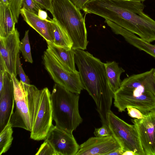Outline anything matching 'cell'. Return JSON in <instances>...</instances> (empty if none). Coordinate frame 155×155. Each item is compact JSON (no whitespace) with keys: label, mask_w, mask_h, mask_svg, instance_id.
<instances>
[{"label":"cell","mask_w":155,"mask_h":155,"mask_svg":"<svg viewBox=\"0 0 155 155\" xmlns=\"http://www.w3.org/2000/svg\"><path fill=\"white\" fill-rule=\"evenodd\" d=\"M144 7L140 1L96 0L93 13L151 43L155 41V21L143 12Z\"/></svg>","instance_id":"6da1fadb"},{"label":"cell","mask_w":155,"mask_h":155,"mask_svg":"<svg viewBox=\"0 0 155 155\" xmlns=\"http://www.w3.org/2000/svg\"><path fill=\"white\" fill-rule=\"evenodd\" d=\"M81 82L94 100L102 124L108 125L114 93L109 84L104 63L87 51L74 49Z\"/></svg>","instance_id":"7a4b0ae2"},{"label":"cell","mask_w":155,"mask_h":155,"mask_svg":"<svg viewBox=\"0 0 155 155\" xmlns=\"http://www.w3.org/2000/svg\"><path fill=\"white\" fill-rule=\"evenodd\" d=\"M114 99V106L121 112L129 106L143 114L155 109V69L125 78Z\"/></svg>","instance_id":"3957f363"},{"label":"cell","mask_w":155,"mask_h":155,"mask_svg":"<svg viewBox=\"0 0 155 155\" xmlns=\"http://www.w3.org/2000/svg\"><path fill=\"white\" fill-rule=\"evenodd\" d=\"M11 76L13 83L15 109L9 122L12 127L31 132L40 105L42 89L19 81L14 74Z\"/></svg>","instance_id":"277c9868"},{"label":"cell","mask_w":155,"mask_h":155,"mask_svg":"<svg viewBox=\"0 0 155 155\" xmlns=\"http://www.w3.org/2000/svg\"><path fill=\"white\" fill-rule=\"evenodd\" d=\"M53 19L67 33L73 42L72 48L84 50L88 42L84 17L70 0H52Z\"/></svg>","instance_id":"5b68a950"},{"label":"cell","mask_w":155,"mask_h":155,"mask_svg":"<svg viewBox=\"0 0 155 155\" xmlns=\"http://www.w3.org/2000/svg\"><path fill=\"white\" fill-rule=\"evenodd\" d=\"M79 94L55 83L50 96L53 120L55 126L72 133L83 121L79 110Z\"/></svg>","instance_id":"8992f818"},{"label":"cell","mask_w":155,"mask_h":155,"mask_svg":"<svg viewBox=\"0 0 155 155\" xmlns=\"http://www.w3.org/2000/svg\"><path fill=\"white\" fill-rule=\"evenodd\" d=\"M107 121L112 135L124 151L131 150L136 155H145L138 133L134 124L127 123L111 110L108 114Z\"/></svg>","instance_id":"52a82bcc"},{"label":"cell","mask_w":155,"mask_h":155,"mask_svg":"<svg viewBox=\"0 0 155 155\" xmlns=\"http://www.w3.org/2000/svg\"><path fill=\"white\" fill-rule=\"evenodd\" d=\"M43 60L45 69L55 83L79 94L84 89L79 71L67 70L47 48L44 52Z\"/></svg>","instance_id":"ba28073f"},{"label":"cell","mask_w":155,"mask_h":155,"mask_svg":"<svg viewBox=\"0 0 155 155\" xmlns=\"http://www.w3.org/2000/svg\"><path fill=\"white\" fill-rule=\"evenodd\" d=\"M50 92L47 87L42 89L40 105L30 138L35 140H45L52 125Z\"/></svg>","instance_id":"9c48e42d"},{"label":"cell","mask_w":155,"mask_h":155,"mask_svg":"<svg viewBox=\"0 0 155 155\" xmlns=\"http://www.w3.org/2000/svg\"><path fill=\"white\" fill-rule=\"evenodd\" d=\"M144 117L131 120L138 134L145 155H155V108L144 114Z\"/></svg>","instance_id":"30bf717a"},{"label":"cell","mask_w":155,"mask_h":155,"mask_svg":"<svg viewBox=\"0 0 155 155\" xmlns=\"http://www.w3.org/2000/svg\"><path fill=\"white\" fill-rule=\"evenodd\" d=\"M20 41L19 32L17 28L8 36L0 37V59L3 62L5 71L11 75L14 74L16 77Z\"/></svg>","instance_id":"8fae6325"},{"label":"cell","mask_w":155,"mask_h":155,"mask_svg":"<svg viewBox=\"0 0 155 155\" xmlns=\"http://www.w3.org/2000/svg\"><path fill=\"white\" fill-rule=\"evenodd\" d=\"M58 155H76L80 145L72 133L52 125L45 139Z\"/></svg>","instance_id":"7c38bea8"},{"label":"cell","mask_w":155,"mask_h":155,"mask_svg":"<svg viewBox=\"0 0 155 155\" xmlns=\"http://www.w3.org/2000/svg\"><path fill=\"white\" fill-rule=\"evenodd\" d=\"M15 104L13 82L11 75L5 71L3 84L0 87V132L9 122Z\"/></svg>","instance_id":"4fadbf2b"},{"label":"cell","mask_w":155,"mask_h":155,"mask_svg":"<svg viewBox=\"0 0 155 155\" xmlns=\"http://www.w3.org/2000/svg\"><path fill=\"white\" fill-rule=\"evenodd\" d=\"M120 147L112 135L91 137L80 145L76 155H108Z\"/></svg>","instance_id":"5bb4252c"},{"label":"cell","mask_w":155,"mask_h":155,"mask_svg":"<svg viewBox=\"0 0 155 155\" xmlns=\"http://www.w3.org/2000/svg\"><path fill=\"white\" fill-rule=\"evenodd\" d=\"M107 24L114 33L122 36L131 45L155 58V45L142 39L134 34L110 21H108Z\"/></svg>","instance_id":"9a60e30c"},{"label":"cell","mask_w":155,"mask_h":155,"mask_svg":"<svg viewBox=\"0 0 155 155\" xmlns=\"http://www.w3.org/2000/svg\"><path fill=\"white\" fill-rule=\"evenodd\" d=\"M48 49L68 71L74 72L77 71L75 66V52L73 48L67 49L47 42Z\"/></svg>","instance_id":"2e32d148"},{"label":"cell","mask_w":155,"mask_h":155,"mask_svg":"<svg viewBox=\"0 0 155 155\" xmlns=\"http://www.w3.org/2000/svg\"><path fill=\"white\" fill-rule=\"evenodd\" d=\"M20 14L24 20L46 40L52 43L48 29V22L40 18L36 14L21 8Z\"/></svg>","instance_id":"e0dca14e"},{"label":"cell","mask_w":155,"mask_h":155,"mask_svg":"<svg viewBox=\"0 0 155 155\" xmlns=\"http://www.w3.org/2000/svg\"><path fill=\"white\" fill-rule=\"evenodd\" d=\"M48 29L51 43L68 50L72 48L73 42L69 35L53 19L48 22Z\"/></svg>","instance_id":"ac0fdd59"},{"label":"cell","mask_w":155,"mask_h":155,"mask_svg":"<svg viewBox=\"0 0 155 155\" xmlns=\"http://www.w3.org/2000/svg\"><path fill=\"white\" fill-rule=\"evenodd\" d=\"M15 24L10 6L0 2V37H6L13 32Z\"/></svg>","instance_id":"d6986e66"},{"label":"cell","mask_w":155,"mask_h":155,"mask_svg":"<svg viewBox=\"0 0 155 155\" xmlns=\"http://www.w3.org/2000/svg\"><path fill=\"white\" fill-rule=\"evenodd\" d=\"M104 64L109 84L114 93L120 87L121 81L120 76L125 70L114 61H107Z\"/></svg>","instance_id":"ffe728a7"},{"label":"cell","mask_w":155,"mask_h":155,"mask_svg":"<svg viewBox=\"0 0 155 155\" xmlns=\"http://www.w3.org/2000/svg\"><path fill=\"white\" fill-rule=\"evenodd\" d=\"M12 127L9 122L0 132V155L9 149L13 140Z\"/></svg>","instance_id":"44dd1931"},{"label":"cell","mask_w":155,"mask_h":155,"mask_svg":"<svg viewBox=\"0 0 155 155\" xmlns=\"http://www.w3.org/2000/svg\"><path fill=\"white\" fill-rule=\"evenodd\" d=\"M29 30L25 32L24 36L20 41V50L22 53L26 61L32 63L33 62L28 36Z\"/></svg>","instance_id":"7402d4cb"},{"label":"cell","mask_w":155,"mask_h":155,"mask_svg":"<svg viewBox=\"0 0 155 155\" xmlns=\"http://www.w3.org/2000/svg\"><path fill=\"white\" fill-rule=\"evenodd\" d=\"M35 155H58L51 145L46 140L41 145Z\"/></svg>","instance_id":"603a6c76"},{"label":"cell","mask_w":155,"mask_h":155,"mask_svg":"<svg viewBox=\"0 0 155 155\" xmlns=\"http://www.w3.org/2000/svg\"><path fill=\"white\" fill-rule=\"evenodd\" d=\"M22 0H10V8L12 13L14 21L18 22Z\"/></svg>","instance_id":"cb8c5ba5"},{"label":"cell","mask_w":155,"mask_h":155,"mask_svg":"<svg viewBox=\"0 0 155 155\" xmlns=\"http://www.w3.org/2000/svg\"><path fill=\"white\" fill-rule=\"evenodd\" d=\"M21 8H24L37 15L39 10L42 9L33 0H22Z\"/></svg>","instance_id":"d4e9b609"},{"label":"cell","mask_w":155,"mask_h":155,"mask_svg":"<svg viewBox=\"0 0 155 155\" xmlns=\"http://www.w3.org/2000/svg\"><path fill=\"white\" fill-rule=\"evenodd\" d=\"M17 74L18 75L20 78V81L25 84H30V80L25 74L22 67L20 58L19 53L18 54L17 61Z\"/></svg>","instance_id":"484cf974"},{"label":"cell","mask_w":155,"mask_h":155,"mask_svg":"<svg viewBox=\"0 0 155 155\" xmlns=\"http://www.w3.org/2000/svg\"><path fill=\"white\" fill-rule=\"evenodd\" d=\"M95 137H102L112 135L110 129L108 125L102 124L101 127L95 128L94 132Z\"/></svg>","instance_id":"4316f807"},{"label":"cell","mask_w":155,"mask_h":155,"mask_svg":"<svg viewBox=\"0 0 155 155\" xmlns=\"http://www.w3.org/2000/svg\"><path fill=\"white\" fill-rule=\"evenodd\" d=\"M126 109L128 115L131 117L140 119L144 117V114L136 108L129 106Z\"/></svg>","instance_id":"83f0119b"},{"label":"cell","mask_w":155,"mask_h":155,"mask_svg":"<svg viewBox=\"0 0 155 155\" xmlns=\"http://www.w3.org/2000/svg\"><path fill=\"white\" fill-rule=\"evenodd\" d=\"M41 8L51 12L52 0H33Z\"/></svg>","instance_id":"f1b7e54d"},{"label":"cell","mask_w":155,"mask_h":155,"mask_svg":"<svg viewBox=\"0 0 155 155\" xmlns=\"http://www.w3.org/2000/svg\"><path fill=\"white\" fill-rule=\"evenodd\" d=\"M80 10H83L87 2L90 0H70Z\"/></svg>","instance_id":"f546056e"},{"label":"cell","mask_w":155,"mask_h":155,"mask_svg":"<svg viewBox=\"0 0 155 155\" xmlns=\"http://www.w3.org/2000/svg\"><path fill=\"white\" fill-rule=\"evenodd\" d=\"M38 16L41 19L48 21H49L52 20L48 16L47 12L43 9H40L39 10Z\"/></svg>","instance_id":"4dcf8cb0"},{"label":"cell","mask_w":155,"mask_h":155,"mask_svg":"<svg viewBox=\"0 0 155 155\" xmlns=\"http://www.w3.org/2000/svg\"><path fill=\"white\" fill-rule=\"evenodd\" d=\"M124 152L122 148L120 147L111 152L108 155H122Z\"/></svg>","instance_id":"1f68e13d"},{"label":"cell","mask_w":155,"mask_h":155,"mask_svg":"<svg viewBox=\"0 0 155 155\" xmlns=\"http://www.w3.org/2000/svg\"><path fill=\"white\" fill-rule=\"evenodd\" d=\"M122 155H136L135 153L131 150H126L124 152Z\"/></svg>","instance_id":"d6a6232c"},{"label":"cell","mask_w":155,"mask_h":155,"mask_svg":"<svg viewBox=\"0 0 155 155\" xmlns=\"http://www.w3.org/2000/svg\"><path fill=\"white\" fill-rule=\"evenodd\" d=\"M0 2L10 6V0H0Z\"/></svg>","instance_id":"836d02e7"},{"label":"cell","mask_w":155,"mask_h":155,"mask_svg":"<svg viewBox=\"0 0 155 155\" xmlns=\"http://www.w3.org/2000/svg\"><path fill=\"white\" fill-rule=\"evenodd\" d=\"M130 0L140 1V2H143L145 1H146V0Z\"/></svg>","instance_id":"e575fe53"}]
</instances>
